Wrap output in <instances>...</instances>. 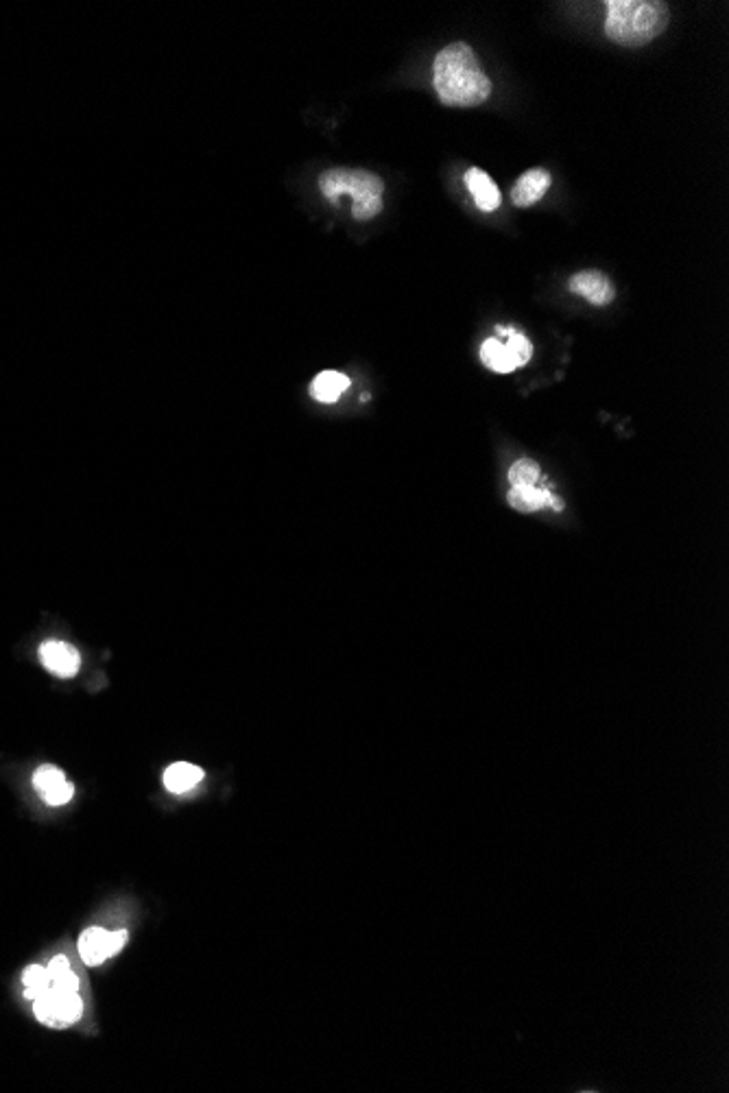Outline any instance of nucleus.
<instances>
[{
	"label": "nucleus",
	"instance_id": "obj_10",
	"mask_svg": "<svg viewBox=\"0 0 729 1093\" xmlns=\"http://www.w3.org/2000/svg\"><path fill=\"white\" fill-rule=\"evenodd\" d=\"M465 186H468L470 195L474 197L478 210L494 212L500 208V203H503V195H500L496 182L483 171V168H476V166L468 168V173H465Z\"/></svg>",
	"mask_w": 729,
	"mask_h": 1093
},
{
	"label": "nucleus",
	"instance_id": "obj_12",
	"mask_svg": "<svg viewBox=\"0 0 729 1093\" xmlns=\"http://www.w3.org/2000/svg\"><path fill=\"white\" fill-rule=\"evenodd\" d=\"M203 779V768L190 762H175L164 771V786L173 795H184L199 786Z\"/></svg>",
	"mask_w": 729,
	"mask_h": 1093
},
{
	"label": "nucleus",
	"instance_id": "obj_8",
	"mask_svg": "<svg viewBox=\"0 0 729 1093\" xmlns=\"http://www.w3.org/2000/svg\"><path fill=\"white\" fill-rule=\"evenodd\" d=\"M568 288L572 293H577V295L588 299L592 306H607V304H612L614 297H616V288H614L612 280H609L605 273L594 271V269L579 271V273L572 275L570 282H568Z\"/></svg>",
	"mask_w": 729,
	"mask_h": 1093
},
{
	"label": "nucleus",
	"instance_id": "obj_3",
	"mask_svg": "<svg viewBox=\"0 0 729 1093\" xmlns=\"http://www.w3.org/2000/svg\"><path fill=\"white\" fill-rule=\"evenodd\" d=\"M319 190L328 201L350 195L352 216L356 221H369L382 212V195L385 182L374 173L358 171V168H328L319 175Z\"/></svg>",
	"mask_w": 729,
	"mask_h": 1093
},
{
	"label": "nucleus",
	"instance_id": "obj_16",
	"mask_svg": "<svg viewBox=\"0 0 729 1093\" xmlns=\"http://www.w3.org/2000/svg\"><path fill=\"white\" fill-rule=\"evenodd\" d=\"M49 974L53 980V989L57 991H79V976L70 969V963L66 956H55L49 965Z\"/></svg>",
	"mask_w": 729,
	"mask_h": 1093
},
{
	"label": "nucleus",
	"instance_id": "obj_15",
	"mask_svg": "<svg viewBox=\"0 0 729 1093\" xmlns=\"http://www.w3.org/2000/svg\"><path fill=\"white\" fill-rule=\"evenodd\" d=\"M22 984H25V998L31 1002L38 1000L42 993H46L53 987L49 967L29 965L25 969V974H22Z\"/></svg>",
	"mask_w": 729,
	"mask_h": 1093
},
{
	"label": "nucleus",
	"instance_id": "obj_14",
	"mask_svg": "<svg viewBox=\"0 0 729 1093\" xmlns=\"http://www.w3.org/2000/svg\"><path fill=\"white\" fill-rule=\"evenodd\" d=\"M481 360L487 369L496 371V374H511L516 369L505 343H500L498 339H487L481 345Z\"/></svg>",
	"mask_w": 729,
	"mask_h": 1093
},
{
	"label": "nucleus",
	"instance_id": "obj_6",
	"mask_svg": "<svg viewBox=\"0 0 729 1093\" xmlns=\"http://www.w3.org/2000/svg\"><path fill=\"white\" fill-rule=\"evenodd\" d=\"M33 786L40 792L44 803H49L53 808L66 806L75 795V786L68 782L62 768L53 764H44L33 775Z\"/></svg>",
	"mask_w": 729,
	"mask_h": 1093
},
{
	"label": "nucleus",
	"instance_id": "obj_4",
	"mask_svg": "<svg viewBox=\"0 0 729 1093\" xmlns=\"http://www.w3.org/2000/svg\"><path fill=\"white\" fill-rule=\"evenodd\" d=\"M33 1015L40 1024L55 1030L75 1026L83 1015L79 991H57L51 987L38 1000H33Z\"/></svg>",
	"mask_w": 729,
	"mask_h": 1093
},
{
	"label": "nucleus",
	"instance_id": "obj_9",
	"mask_svg": "<svg viewBox=\"0 0 729 1093\" xmlns=\"http://www.w3.org/2000/svg\"><path fill=\"white\" fill-rule=\"evenodd\" d=\"M551 184H553V177L546 168H531V171H527L518 179L516 186H513L511 190L513 206L518 208L535 206V203L546 195Z\"/></svg>",
	"mask_w": 729,
	"mask_h": 1093
},
{
	"label": "nucleus",
	"instance_id": "obj_5",
	"mask_svg": "<svg viewBox=\"0 0 729 1093\" xmlns=\"http://www.w3.org/2000/svg\"><path fill=\"white\" fill-rule=\"evenodd\" d=\"M127 930L107 932L103 928H88L79 936V956L88 967H99L127 945Z\"/></svg>",
	"mask_w": 729,
	"mask_h": 1093
},
{
	"label": "nucleus",
	"instance_id": "obj_18",
	"mask_svg": "<svg viewBox=\"0 0 729 1093\" xmlns=\"http://www.w3.org/2000/svg\"><path fill=\"white\" fill-rule=\"evenodd\" d=\"M505 347H507V352H509V356H511V360H513V365H516V367L527 365L529 360H531V356H533V345H531V341L527 339V336L518 334V332L509 334V339H507Z\"/></svg>",
	"mask_w": 729,
	"mask_h": 1093
},
{
	"label": "nucleus",
	"instance_id": "obj_13",
	"mask_svg": "<svg viewBox=\"0 0 729 1093\" xmlns=\"http://www.w3.org/2000/svg\"><path fill=\"white\" fill-rule=\"evenodd\" d=\"M350 389V378L339 371H321V374L310 384V395L317 402L332 404L337 402L341 395Z\"/></svg>",
	"mask_w": 729,
	"mask_h": 1093
},
{
	"label": "nucleus",
	"instance_id": "obj_1",
	"mask_svg": "<svg viewBox=\"0 0 729 1093\" xmlns=\"http://www.w3.org/2000/svg\"><path fill=\"white\" fill-rule=\"evenodd\" d=\"M433 86L439 101L448 107L483 105L494 86L481 66L476 51L465 42L441 48L433 62Z\"/></svg>",
	"mask_w": 729,
	"mask_h": 1093
},
{
	"label": "nucleus",
	"instance_id": "obj_17",
	"mask_svg": "<svg viewBox=\"0 0 729 1093\" xmlns=\"http://www.w3.org/2000/svg\"><path fill=\"white\" fill-rule=\"evenodd\" d=\"M540 478H542V470L533 459H520L513 463L509 470V480L513 487H535L537 483H540Z\"/></svg>",
	"mask_w": 729,
	"mask_h": 1093
},
{
	"label": "nucleus",
	"instance_id": "obj_2",
	"mask_svg": "<svg viewBox=\"0 0 729 1093\" xmlns=\"http://www.w3.org/2000/svg\"><path fill=\"white\" fill-rule=\"evenodd\" d=\"M605 33L618 46L640 48L662 35L671 20L666 3L657 0H609Z\"/></svg>",
	"mask_w": 729,
	"mask_h": 1093
},
{
	"label": "nucleus",
	"instance_id": "obj_7",
	"mask_svg": "<svg viewBox=\"0 0 729 1093\" xmlns=\"http://www.w3.org/2000/svg\"><path fill=\"white\" fill-rule=\"evenodd\" d=\"M38 655H40L42 666L59 679H70L79 672L81 657L77 653V648L70 646L68 642L46 640L42 642Z\"/></svg>",
	"mask_w": 729,
	"mask_h": 1093
},
{
	"label": "nucleus",
	"instance_id": "obj_11",
	"mask_svg": "<svg viewBox=\"0 0 729 1093\" xmlns=\"http://www.w3.org/2000/svg\"><path fill=\"white\" fill-rule=\"evenodd\" d=\"M507 500L509 504L516 511L520 513H535L540 509H546V507H553L557 511L564 509V502L553 498L548 491L544 489H537V487H511V491L507 494Z\"/></svg>",
	"mask_w": 729,
	"mask_h": 1093
}]
</instances>
